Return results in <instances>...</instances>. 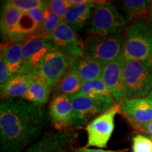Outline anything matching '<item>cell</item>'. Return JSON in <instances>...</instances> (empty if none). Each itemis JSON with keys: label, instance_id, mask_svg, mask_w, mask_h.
<instances>
[{"label": "cell", "instance_id": "35", "mask_svg": "<svg viewBox=\"0 0 152 152\" xmlns=\"http://www.w3.org/2000/svg\"><path fill=\"white\" fill-rule=\"evenodd\" d=\"M151 139H152V138H151Z\"/></svg>", "mask_w": 152, "mask_h": 152}, {"label": "cell", "instance_id": "10", "mask_svg": "<svg viewBox=\"0 0 152 152\" xmlns=\"http://www.w3.org/2000/svg\"><path fill=\"white\" fill-rule=\"evenodd\" d=\"M72 59L56 50L50 51L42 61L38 75L48 84L51 90H54L69 68Z\"/></svg>", "mask_w": 152, "mask_h": 152}, {"label": "cell", "instance_id": "12", "mask_svg": "<svg viewBox=\"0 0 152 152\" xmlns=\"http://www.w3.org/2000/svg\"><path fill=\"white\" fill-rule=\"evenodd\" d=\"M75 139V134L68 130L47 132L24 152H66Z\"/></svg>", "mask_w": 152, "mask_h": 152}, {"label": "cell", "instance_id": "19", "mask_svg": "<svg viewBox=\"0 0 152 152\" xmlns=\"http://www.w3.org/2000/svg\"><path fill=\"white\" fill-rule=\"evenodd\" d=\"M127 20L130 22L147 21L151 14L152 1L149 0H125L123 1Z\"/></svg>", "mask_w": 152, "mask_h": 152}, {"label": "cell", "instance_id": "15", "mask_svg": "<svg viewBox=\"0 0 152 152\" xmlns=\"http://www.w3.org/2000/svg\"><path fill=\"white\" fill-rule=\"evenodd\" d=\"M36 75H37L28 73L15 74L1 87V98L3 99L22 98L27 93Z\"/></svg>", "mask_w": 152, "mask_h": 152}, {"label": "cell", "instance_id": "25", "mask_svg": "<svg viewBox=\"0 0 152 152\" xmlns=\"http://www.w3.org/2000/svg\"><path fill=\"white\" fill-rule=\"evenodd\" d=\"M62 21V18L60 16L46 8L45 11V19L41 34L45 35H50Z\"/></svg>", "mask_w": 152, "mask_h": 152}, {"label": "cell", "instance_id": "18", "mask_svg": "<svg viewBox=\"0 0 152 152\" xmlns=\"http://www.w3.org/2000/svg\"><path fill=\"white\" fill-rule=\"evenodd\" d=\"M23 41L11 42L1 44V57L4 59L11 75L18 73L23 64Z\"/></svg>", "mask_w": 152, "mask_h": 152}, {"label": "cell", "instance_id": "8", "mask_svg": "<svg viewBox=\"0 0 152 152\" xmlns=\"http://www.w3.org/2000/svg\"><path fill=\"white\" fill-rule=\"evenodd\" d=\"M125 61L123 52L115 59L104 66L100 76V79L111 92L115 102L121 104L128 99L124 84Z\"/></svg>", "mask_w": 152, "mask_h": 152}, {"label": "cell", "instance_id": "27", "mask_svg": "<svg viewBox=\"0 0 152 152\" xmlns=\"http://www.w3.org/2000/svg\"><path fill=\"white\" fill-rule=\"evenodd\" d=\"M132 152H152V139L143 134H137L132 138Z\"/></svg>", "mask_w": 152, "mask_h": 152}, {"label": "cell", "instance_id": "16", "mask_svg": "<svg viewBox=\"0 0 152 152\" xmlns=\"http://www.w3.org/2000/svg\"><path fill=\"white\" fill-rule=\"evenodd\" d=\"M78 94L101 102L110 109H112L116 104L111 92L100 78L83 83Z\"/></svg>", "mask_w": 152, "mask_h": 152}, {"label": "cell", "instance_id": "28", "mask_svg": "<svg viewBox=\"0 0 152 152\" xmlns=\"http://www.w3.org/2000/svg\"><path fill=\"white\" fill-rule=\"evenodd\" d=\"M12 77L10 70L7 66V63L4 59L1 57L0 58V85L1 87H2Z\"/></svg>", "mask_w": 152, "mask_h": 152}, {"label": "cell", "instance_id": "34", "mask_svg": "<svg viewBox=\"0 0 152 152\" xmlns=\"http://www.w3.org/2000/svg\"><path fill=\"white\" fill-rule=\"evenodd\" d=\"M149 22L152 26V6H151V14H150V18H149Z\"/></svg>", "mask_w": 152, "mask_h": 152}, {"label": "cell", "instance_id": "11", "mask_svg": "<svg viewBox=\"0 0 152 152\" xmlns=\"http://www.w3.org/2000/svg\"><path fill=\"white\" fill-rule=\"evenodd\" d=\"M70 98L73 110V127L75 128L86 125L96 115L111 109L104 104L83 94H77Z\"/></svg>", "mask_w": 152, "mask_h": 152}, {"label": "cell", "instance_id": "3", "mask_svg": "<svg viewBox=\"0 0 152 152\" xmlns=\"http://www.w3.org/2000/svg\"><path fill=\"white\" fill-rule=\"evenodd\" d=\"M125 58L146 61L152 56V26L150 22L140 20L129 28L124 42Z\"/></svg>", "mask_w": 152, "mask_h": 152}, {"label": "cell", "instance_id": "2", "mask_svg": "<svg viewBox=\"0 0 152 152\" xmlns=\"http://www.w3.org/2000/svg\"><path fill=\"white\" fill-rule=\"evenodd\" d=\"M124 36H90L83 42V57L102 66L111 62L123 52Z\"/></svg>", "mask_w": 152, "mask_h": 152}, {"label": "cell", "instance_id": "33", "mask_svg": "<svg viewBox=\"0 0 152 152\" xmlns=\"http://www.w3.org/2000/svg\"><path fill=\"white\" fill-rule=\"evenodd\" d=\"M147 99L152 103V90H151V92H150V94H149V95H148Z\"/></svg>", "mask_w": 152, "mask_h": 152}, {"label": "cell", "instance_id": "13", "mask_svg": "<svg viewBox=\"0 0 152 152\" xmlns=\"http://www.w3.org/2000/svg\"><path fill=\"white\" fill-rule=\"evenodd\" d=\"M121 112L137 130L152 121V103L147 97L127 99L121 104Z\"/></svg>", "mask_w": 152, "mask_h": 152}, {"label": "cell", "instance_id": "1", "mask_svg": "<svg viewBox=\"0 0 152 152\" xmlns=\"http://www.w3.org/2000/svg\"><path fill=\"white\" fill-rule=\"evenodd\" d=\"M45 123L43 105L23 99H3L0 104L1 152H21L39 137Z\"/></svg>", "mask_w": 152, "mask_h": 152}, {"label": "cell", "instance_id": "6", "mask_svg": "<svg viewBox=\"0 0 152 152\" xmlns=\"http://www.w3.org/2000/svg\"><path fill=\"white\" fill-rule=\"evenodd\" d=\"M121 111V104L116 103L112 109L101 113L87 125L85 147H106L115 128V117Z\"/></svg>", "mask_w": 152, "mask_h": 152}, {"label": "cell", "instance_id": "22", "mask_svg": "<svg viewBox=\"0 0 152 152\" xmlns=\"http://www.w3.org/2000/svg\"><path fill=\"white\" fill-rule=\"evenodd\" d=\"M82 84L83 82L81 80L69 67L58 81L54 90L56 92V95H66L71 97L78 94L80 91Z\"/></svg>", "mask_w": 152, "mask_h": 152}, {"label": "cell", "instance_id": "32", "mask_svg": "<svg viewBox=\"0 0 152 152\" xmlns=\"http://www.w3.org/2000/svg\"><path fill=\"white\" fill-rule=\"evenodd\" d=\"M145 63H146V64L148 66V67L149 68V69L151 70V71L152 72V56L150 57L149 59L146 61Z\"/></svg>", "mask_w": 152, "mask_h": 152}, {"label": "cell", "instance_id": "21", "mask_svg": "<svg viewBox=\"0 0 152 152\" xmlns=\"http://www.w3.org/2000/svg\"><path fill=\"white\" fill-rule=\"evenodd\" d=\"M51 90L48 84L37 75L22 99L31 103L44 105L48 102Z\"/></svg>", "mask_w": 152, "mask_h": 152}, {"label": "cell", "instance_id": "23", "mask_svg": "<svg viewBox=\"0 0 152 152\" xmlns=\"http://www.w3.org/2000/svg\"><path fill=\"white\" fill-rule=\"evenodd\" d=\"M23 14V11L16 8L4 5L1 18V31L9 39L14 33Z\"/></svg>", "mask_w": 152, "mask_h": 152}, {"label": "cell", "instance_id": "14", "mask_svg": "<svg viewBox=\"0 0 152 152\" xmlns=\"http://www.w3.org/2000/svg\"><path fill=\"white\" fill-rule=\"evenodd\" d=\"M49 113L53 126L58 131L73 126V110L69 96L56 95L49 104Z\"/></svg>", "mask_w": 152, "mask_h": 152}, {"label": "cell", "instance_id": "26", "mask_svg": "<svg viewBox=\"0 0 152 152\" xmlns=\"http://www.w3.org/2000/svg\"><path fill=\"white\" fill-rule=\"evenodd\" d=\"M73 7L74 6L71 3L70 0H52L49 1L47 8L64 20L68 11Z\"/></svg>", "mask_w": 152, "mask_h": 152}, {"label": "cell", "instance_id": "24", "mask_svg": "<svg viewBox=\"0 0 152 152\" xmlns=\"http://www.w3.org/2000/svg\"><path fill=\"white\" fill-rule=\"evenodd\" d=\"M49 1L42 0H9L5 1L4 5L16 8L23 13H27L33 9L47 7Z\"/></svg>", "mask_w": 152, "mask_h": 152}, {"label": "cell", "instance_id": "29", "mask_svg": "<svg viewBox=\"0 0 152 152\" xmlns=\"http://www.w3.org/2000/svg\"><path fill=\"white\" fill-rule=\"evenodd\" d=\"M47 7H40V8H37L33 10L29 11L28 14L33 18L35 22L37 23L39 28H40V34L42 32V25L44 23V19H45V11Z\"/></svg>", "mask_w": 152, "mask_h": 152}, {"label": "cell", "instance_id": "31", "mask_svg": "<svg viewBox=\"0 0 152 152\" xmlns=\"http://www.w3.org/2000/svg\"><path fill=\"white\" fill-rule=\"evenodd\" d=\"M137 130L147 133V134H149V135L151 136V138H152V121L149 123H147V124L141 125Z\"/></svg>", "mask_w": 152, "mask_h": 152}, {"label": "cell", "instance_id": "7", "mask_svg": "<svg viewBox=\"0 0 152 152\" xmlns=\"http://www.w3.org/2000/svg\"><path fill=\"white\" fill-rule=\"evenodd\" d=\"M53 49L49 35L34 34L26 38L23 45V64L18 73L38 75L44 57Z\"/></svg>", "mask_w": 152, "mask_h": 152}, {"label": "cell", "instance_id": "4", "mask_svg": "<svg viewBox=\"0 0 152 152\" xmlns=\"http://www.w3.org/2000/svg\"><path fill=\"white\" fill-rule=\"evenodd\" d=\"M124 84L128 99L148 96L152 90V72L145 61L125 58Z\"/></svg>", "mask_w": 152, "mask_h": 152}, {"label": "cell", "instance_id": "20", "mask_svg": "<svg viewBox=\"0 0 152 152\" xmlns=\"http://www.w3.org/2000/svg\"><path fill=\"white\" fill-rule=\"evenodd\" d=\"M94 4L74 6L68 11L63 21L65 22L75 32L79 31L84 27L90 17Z\"/></svg>", "mask_w": 152, "mask_h": 152}, {"label": "cell", "instance_id": "17", "mask_svg": "<svg viewBox=\"0 0 152 152\" xmlns=\"http://www.w3.org/2000/svg\"><path fill=\"white\" fill-rule=\"evenodd\" d=\"M104 66L84 57L73 58L70 68L83 83L100 78Z\"/></svg>", "mask_w": 152, "mask_h": 152}, {"label": "cell", "instance_id": "30", "mask_svg": "<svg viewBox=\"0 0 152 152\" xmlns=\"http://www.w3.org/2000/svg\"><path fill=\"white\" fill-rule=\"evenodd\" d=\"M128 149L120 150H104L98 149H89L87 147H81L76 149L75 152H127Z\"/></svg>", "mask_w": 152, "mask_h": 152}, {"label": "cell", "instance_id": "5", "mask_svg": "<svg viewBox=\"0 0 152 152\" xmlns=\"http://www.w3.org/2000/svg\"><path fill=\"white\" fill-rule=\"evenodd\" d=\"M127 22L112 3L104 1L95 7L88 29L90 36L121 34Z\"/></svg>", "mask_w": 152, "mask_h": 152}, {"label": "cell", "instance_id": "9", "mask_svg": "<svg viewBox=\"0 0 152 152\" xmlns=\"http://www.w3.org/2000/svg\"><path fill=\"white\" fill-rule=\"evenodd\" d=\"M49 37L54 50L72 58L83 57V42L65 22L61 23Z\"/></svg>", "mask_w": 152, "mask_h": 152}]
</instances>
